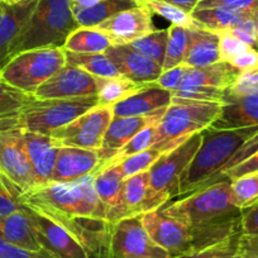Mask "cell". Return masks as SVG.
Here are the masks:
<instances>
[{
    "label": "cell",
    "mask_w": 258,
    "mask_h": 258,
    "mask_svg": "<svg viewBox=\"0 0 258 258\" xmlns=\"http://www.w3.org/2000/svg\"><path fill=\"white\" fill-rule=\"evenodd\" d=\"M0 258H56L47 250H29L11 244L0 238Z\"/></svg>",
    "instance_id": "681fc988"
},
{
    "label": "cell",
    "mask_w": 258,
    "mask_h": 258,
    "mask_svg": "<svg viewBox=\"0 0 258 258\" xmlns=\"http://www.w3.org/2000/svg\"><path fill=\"white\" fill-rule=\"evenodd\" d=\"M249 47L229 33L219 34V56L220 61L230 62ZM252 48V47H250Z\"/></svg>",
    "instance_id": "7dc6e473"
},
{
    "label": "cell",
    "mask_w": 258,
    "mask_h": 258,
    "mask_svg": "<svg viewBox=\"0 0 258 258\" xmlns=\"http://www.w3.org/2000/svg\"><path fill=\"white\" fill-rule=\"evenodd\" d=\"M124 176L119 165L109 166L95 175L94 186L106 210V220L115 223L121 220V191Z\"/></svg>",
    "instance_id": "cb8c5ba5"
},
{
    "label": "cell",
    "mask_w": 258,
    "mask_h": 258,
    "mask_svg": "<svg viewBox=\"0 0 258 258\" xmlns=\"http://www.w3.org/2000/svg\"><path fill=\"white\" fill-rule=\"evenodd\" d=\"M141 4L147 7L152 13L167 19L172 23V26L183 27L187 29H202L199 23L192 18L191 13H187L173 4L166 3L162 0H142Z\"/></svg>",
    "instance_id": "8d00e7d4"
},
{
    "label": "cell",
    "mask_w": 258,
    "mask_h": 258,
    "mask_svg": "<svg viewBox=\"0 0 258 258\" xmlns=\"http://www.w3.org/2000/svg\"><path fill=\"white\" fill-rule=\"evenodd\" d=\"M188 66H186L185 63H181L178 66H175V68L168 69V70H163L160 78L155 81V84L161 86L162 89H166V90H177L181 86V84H182L183 78H185Z\"/></svg>",
    "instance_id": "c3c4849f"
},
{
    "label": "cell",
    "mask_w": 258,
    "mask_h": 258,
    "mask_svg": "<svg viewBox=\"0 0 258 258\" xmlns=\"http://www.w3.org/2000/svg\"><path fill=\"white\" fill-rule=\"evenodd\" d=\"M240 234L212 245V247L204 248L202 250L181 255L177 258H238V242H239Z\"/></svg>",
    "instance_id": "b9f144b4"
},
{
    "label": "cell",
    "mask_w": 258,
    "mask_h": 258,
    "mask_svg": "<svg viewBox=\"0 0 258 258\" xmlns=\"http://www.w3.org/2000/svg\"><path fill=\"white\" fill-rule=\"evenodd\" d=\"M238 258H258V257H239V255H238Z\"/></svg>",
    "instance_id": "91938a15"
},
{
    "label": "cell",
    "mask_w": 258,
    "mask_h": 258,
    "mask_svg": "<svg viewBox=\"0 0 258 258\" xmlns=\"http://www.w3.org/2000/svg\"><path fill=\"white\" fill-rule=\"evenodd\" d=\"M104 258H171L145 229L142 215L110 224Z\"/></svg>",
    "instance_id": "30bf717a"
},
{
    "label": "cell",
    "mask_w": 258,
    "mask_h": 258,
    "mask_svg": "<svg viewBox=\"0 0 258 258\" xmlns=\"http://www.w3.org/2000/svg\"><path fill=\"white\" fill-rule=\"evenodd\" d=\"M152 14L147 7L141 4L115 14L96 28L110 38L113 46H126L155 31Z\"/></svg>",
    "instance_id": "e0dca14e"
},
{
    "label": "cell",
    "mask_w": 258,
    "mask_h": 258,
    "mask_svg": "<svg viewBox=\"0 0 258 258\" xmlns=\"http://www.w3.org/2000/svg\"><path fill=\"white\" fill-rule=\"evenodd\" d=\"M6 2H8V3H18L21 0H6Z\"/></svg>",
    "instance_id": "680465c9"
},
{
    "label": "cell",
    "mask_w": 258,
    "mask_h": 258,
    "mask_svg": "<svg viewBox=\"0 0 258 258\" xmlns=\"http://www.w3.org/2000/svg\"><path fill=\"white\" fill-rule=\"evenodd\" d=\"M168 42V28L155 29L151 33L146 34L140 39H136L132 43L126 44L131 49L137 53L147 57L151 61L156 62L160 66H163L166 56V48Z\"/></svg>",
    "instance_id": "836d02e7"
},
{
    "label": "cell",
    "mask_w": 258,
    "mask_h": 258,
    "mask_svg": "<svg viewBox=\"0 0 258 258\" xmlns=\"http://www.w3.org/2000/svg\"><path fill=\"white\" fill-rule=\"evenodd\" d=\"M191 16L199 23L202 29L222 34L227 33L230 29L237 27L243 19L247 18L248 16H252V14L230 11V9L225 8H207L195 9L191 13Z\"/></svg>",
    "instance_id": "f546056e"
},
{
    "label": "cell",
    "mask_w": 258,
    "mask_h": 258,
    "mask_svg": "<svg viewBox=\"0 0 258 258\" xmlns=\"http://www.w3.org/2000/svg\"><path fill=\"white\" fill-rule=\"evenodd\" d=\"M33 99L32 94L13 88L0 79V119L17 113Z\"/></svg>",
    "instance_id": "ab89813d"
},
{
    "label": "cell",
    "mask_w": 258,
    "mask_h": 258,
    "mask_svg": "<svg viewBox=\"0 0 258 258\" xmlns=\"http://www.w3.org/2000/svg\"><path fill=\"white\" fill-rule=\"evenodd\" d=\"M172 91L162 89L155 83L147 84L138 93L111 106L114 116L147 115L160 109L167 108L172 103Z\"/></svg>",
    "instance_id": "603a6c76"
},
{
    "label": "cell",
    "mask_w": 258,
    "mask_h": 258,
    "mask_svg": "<svg viewBox=\"0 0 258 258\" xmlns=\"http://www.w3.org/2000/svg\"><path fill=\"white\" fill-rule=\"evenodd\" d=\"M225 91L232 95H249L258 93V68L242 71L234 85Z\"/></svg>",
    "instance_id": "bcb514c9"
},
{
    "label": "cell",
    "mask_w": 258,
    "mask_h": 258,
    "mask_svg": "<svg viewBox=\"0 0 258 258\" xmlns=\"http://www.w3.org/2000/svg\"><path fill=\"white\" fill-rule=\"evenodd\" d=\"M253 172H258V150L255 151V152H253L247 160H244L243 162H240L239 165L235 166L234 168L228 171V172L223 176V180L233 181L235 180V178L240 177V176H244Z\"/></svg>",
    "instance_id": "f907efd6"
},
{
    "label": "cell",
    "mask_w": 258,
    "mask_h": 258,
    "mask_svg": "<svg viewBox=\"0 0 258 258\" xmlns=\"http://www.w3.org/2000/svg\"><path fill=\"white\" fill-rule=\"evenodd\" d=\"M160 209L163 214L187 227L205 224L242 213L234 203L230 181L213 183Z\"/></svg>",
    "instance_id": "8992f818"
},
{
    "label": "cell",
    "mask_w": 258,
    "mask_h": 258,
    "mask_svg": "<svg viewBox=\"0 0 258 258\" xmlns=\"http://www.w3.org/2000/svg\"><path fill=\"white\" fill-rule=\"evenodd\" d=\"M253 18H254L255 22V27H257V32H258V7L254 12H253Z\"/></svg>",
    "instance_id": "9f6ffc18"
},
{
    "label": "cell",
    "mask_w": 258,
    "mask_h": 258,
    "mask_svg": "<svg viewBox=\"0 0 258 258\" xmlns=\"http://www.w3.org/2000/svg\"><path fill=\"white\" fill-rule=\"evenodd\" d=\"M160 120L161 119H158V120L148 124V125L145 126L140 133H137L132 140L129 141V142L126 143V145L124 146V147L121 148V150L119 151V152L116 153V155L114 156V157L111 158L105 166H104L103 170L104 168L109 167V166H114L116 165V163L121 162V161L131 157V156L136 155V153H140L142 152V151H146L148 150V148L152 147L153 140H155V135H156V129H157V125L158 123H160Z\"/></svg>",
    "instance_id": "74e56055"
},
{
    "label": "cell",
    "mask_w": 258,
    "mask_h": 258,
    "mask_svg": "<svg viewBox=\"0 0 258 258\" xmlns=\"http://www.w3.org/2000/svg\"><path fill=\"white\" fill-rule=\"evenodd\" d=\"M162 155L163 153L161 151L151 147L148 150L125 158V160L116 163V165H119V168H120L124 178H126L133 175H137V173L148 171Z\"/></svg>",
    "instance_id": "60d3db41"
},
{
    "label": "cell",
    "mask_w": 258,
    "mask_h": 258,
    "mask_svg": "<svg viewBox=\"0 0 258 258\" xmlns=\"http://www.w3.org/2000/svg\"><path fill=\"white\" fill-rule=\"evenodd\" d=\"M121 76L138 84L155 83L162 74V66L137 53L128 46H110L105 51Z\"/></svg>",
    "instance_id": "44dd1931"
},
{
    "label": "cell",
    "mask_w": 258,
    "mask_h": 258,
    "mask_svg": "<svg viewBox=\"0 0 258 258\" xmlns=\"http://www.w3.org/2000/svg\"><path fill=\"white\" fill-rule=\"evenodd\" d=\"M33 209L47 215L68 230L83 245L89 258L105 257L110 222L100 218L68 215L51 208H33Z\"/></svg>",
    "instance_id": "7c38bea8"
},
{
    "label": "cell",
    "mask_w": 258,
    "mask_h": 258,
    "mask_svg": "<svg viewBox=\"0 0 258 258\" xmlns=\"http://www.w3.org/2000/svg\"><path fill=\"white\" fill-rule=\"evenodd\" d=\"M203 141V133H195L178 147L163 153L148 170L150 188L145 204V213L162 208L168 200L180 195L182 173L197 155Z\"/></svg>",
    "instance_id": "52a82bcc"
},
{
    "label": "cell",
    "mask_w": 258,
    "mask_h": 258,
    "mask_svg": "<svg viewBox=\"0 0 258 258\" xmlns=\"http://www.w3.org/2000/svg\"><path fill=\"white\" fill-rule=\"evenodd\" d=\"M230 186L235 205L240 210L258 204V172L240 176L230 181Z\"/></svg>",
    "instance_id": "f35d334b"
},
{
    "label": "cell",
    "mask_w": 258,
    "mask_h": 258,
    "mask_svg": "<svg viewBox=\"0 0 258 258\" xmlns=\"http://www.w3.org/2000/svg\"><path fill=\"white\" fill-rule=\"evenodd\" d=\"M203 141L180 180V195L199 191L220 182L223 176L237 166V156L245 142L258 133V126L203 131Z\"/></svg>",
    "instance_id": "6da1fadb"
},
{
    "label": "cell",
    "mask_w": 258,
    "mask_h": 258,
    "mask_svg": "<svg viewBox=\"0 0 258 258\" xmlns=\"http://www.w3.org/2000/svg\"><path fill=\"white\" fill-rule=\"evenodd\" d=\"M0 192L2 194H8V191H7V188L4 187V185L3 183H2V181H0ZM13 198V197H12Z\"/></svg>",
    "instance_id": "6f0895ef"
},
{
    "label": "cell",
    "mask_w": 258,
    "mask_h": 258,
    "mask_svg": "<svg viewBox=\"0 0 258 258\" xmlns=\"http://www.w3.org/2000/svg\"><path fill=\"white\" fill-rule=\"evenodd\" d=\"M142 223L153 242L165 249L171 258L191 253L192 235L190 227L163 214L161 209L142 214Z\"/></svg>",
    "instance_id": "5bb4252c"
},
{
    "label": "cell",
    "mask_w": 258,
    "mask_h": 258,
    "mask_svg": "<svg viewBox=\"0 0 258 258\" xmlns=\"http://www.w3.org/2000/svg\"><path fill=\"white\" fill-rule=\"evenodd\" d=\"M258 126V93L232 95L224 90L222 109L212 129H239Z\"/></svg>",
    "instance_id": "d6986e66"
},
{
    "label": "cell",
    "mask_w": 258,
    "mask_h": 258,
    "mask_svg": "<svg viewBox=\"0 0 258 258\" xmlns=\"http://www.w3.org/2000/svg\"><path fill=\"white\" fill-rule=\"evenodd\" d=\"M239 257H258V204L242 210V234L238 242Z\"/></svg>",
    "instance_id": "e575fe53"
},
{
    "label": "cell",
    "mask_w": 258,
    "mask_h": 258,
    "mask_svg": "<svg viewBox=\"0 0 258 258\" xmlns=\"http://www.w3.org/2000/svg\"><path fill=\"white\" fill-rule=\"evenodd\" d=\"M100 2L103 0H73V7L74 8H90Z\"/></svg>",
    "instance_id": "11a10c76"
},
{
    "label": "cell",
    "mask_w": 258,
    "mask_h": 258,
    "mask_svg": "<svg viewBox=\"0 0 258 258\" xmlns=\"http://www.w3.org/2000/svg\"><path fill=\"white\" fill-rule=\"evenodd\" d=\"M150 188V172L137 173L126 177L121 191V219L142 215Z\"/></svg>",
    "instance_id": "83f0119b"
},
{
    "label": "cell",
    "mask_w": 258,
    "mask_h": 258,
    "mask_svg": "<svg viewBox=\"0 0 258 258\" xmlns=\"http://www.w3.org/2000/svg\"><path fill=\"white\" fill-rule=\"evenodd\" d=\"M98 80V103L100 106H113L128 96L138 93L147 84H138L124 76L96 78Z\"/></svg>",
    "instance_id": "1f68e13d"
},
{
    "label": "cell",
    "mask_w": 258,
    "mask_h": 258,
    "mask_svg": "<svg viewBox=\"0 0 258 258\" xmlns=\"http://www.w3.org/2000/svg\"><path fill=\"white\" fill-rule=\"evenodd\" d=\"M190 46V29L178 26L168 28V42L162 69L168 70L183 63Z\"/></svg>",
    "instance_id": "d590c367"
},
{
    "label": "cell",
    "mask_w": 258,
    "mask_h": 258,
    "mask_svg": "<svg viewBox=\"0 0 258 258\" xmlns=\"http://www.w3.org/2000/svg\"><path fill=\"white\" fill-rule=\"evenodd\" d=\"M66 63L81 69L95 78H115L121 76L115 64L108 58L105 53H75L64 51Z\"/></svg>",
    "instance_id": "d6a6232c"
},
{
    "label": "cell",
    "mask_w": 258,
    "mask_h": 258,
    "mask_svg": "<svg viewBox=\"0 0 258 258\" xmlns=\"http://www.w3.org/2000/svg\"><path fill=\"white\" fill-rule=\"evenodd\" d=\"M66 64L63 48L24 51L9 59L0 70V79L13 88L33 95L34 91Z\"/></svg>",
    "instance_id": "ba28073f"
},
{
    "label": "cell",
    "mask_w": 258,
    "mask_h": 258,
    "mask_svg": "<svg viewBox=\"0 0 258 258\" xmlns=\"http://www.w3.org/2000/svg\"><path fill=\"white\" fill-rule=\"evenodd\" d=\"M138 0H103L90 8H74V16L80 27H98L120 12L140 7Z\"/></svg>",
    "instance_id": "f1b7e54d"
},
{
    "label": "cell",
    "mask_w": 258,
    "mask_h": 258,
    "mask_svg": "<svg viewBox=\"0 0 258 258\" xmlns=\"http://www.w3.org/2000/svg\"><path fill=\"white\" fill-rule=\"evenodd\" d=\"M98 165V151L78 147H61L57 155L51 181L53 182L75 181L95 171Z\"/></svg>",
    "instance_id": "7402d4cb"
},
{
    "label": "cell",
    "mask_w": 258,
    "mask_h": 258,
    "mask_svg": "<svg viewBox=\"0 0 258 258\" xmlns=\"http://www.w3.org/2000/svg\"><path fill=\"white\" fill-rule=\"evenodd\" d=\"M98 93L95 76L81 69L64 64L51 79L33 93L36 99H75L94 96Z\"/></svg>",
    "instance_id": "9a60e30c"
},
{
    "label": "cell",
    "mask_w": 258,
    "mask_h": 258,
    "mask_svg": "<svg viewBox=\"0 0 258 258\" xmlns=\"http://www.w3.org/2000/svg\"><path fill=\"white\" fill-rule=\"evenodd\" d=\"M113 118L111 106L98 105L75 120L53 131L49 136L58 147L98 151Z\"/></svg>",
    "instance_id": "8fae6325"
},
{
    "label": "cell",
    "mask_w": 258,
    "mask_h": 258,
    "mask_svg": "<svg viewBox=\"0 0 258 258\" xmlns=\"http://www.w3.org/2000/svg\"><path fill=\"white\" fill-rule=\"evenodd\" d=\"M37 3L38 0H21L18 3L0 2V70L9 61L12 47L31 18Z\"/></svg>",
    "instance_id": "ac0fdd59"
},
{
    "label": "cell",
    "mask_w": 258,
    "mask_h": 258,
    "mask_svg": "<svg viewBox=\"0 0 258 258\" xmlns=\"http://www.w3.org/2000/svg\"><path fill=\"white\" fill-rule=\"evenodd\" d=\"M242 71L229 62L220 61L207 68H188L181 86H208V88L227 90L232 88ZM180 86V88H181Z\"/></svg>",
    "instance_id": "d4e9b609"
},
{
    "label": "cell",
    "mask_w": 258,
    "mask_h": 258,
    "mask_svg": "<svg viewBox=\"0 0 258 258\" xmlns=\"http://www.w3.org/2000/svg\"><path fill=\"white\" fill-rule=\"evenodd\" d=\"M110 46V38L96 27H79L66 39L63 49L75 53H105Z\"/></svg>",
    "instance_id": "4dcf8cb0"
},
{
    "label": "cell",
    "mask_w": 258,
    "mask_h": 258,
    "mask_svg": "<svg viewBox=\"0 0 258 258\" xmlns=\"http://www.w3.org/2000/svg\"><path fill=\"white\" fill-rule=\"evenodd\" d=\"M222 103L172 98L156 129L152 148L168 152L188 137L209 128L218 119Z\"/></svg>",
    "instance_id": "5b68a950"
},
{
    "label": "cell",
    "mask_w": 258,
    "mask_h": 258,
    "mask_svg": "<svg viewBox=\"0 0 258 258\" xmlns=\"http://www.w3.org/2000/svg\"><path fill=\"white\" fill-rule=\"evenodd\" d=\"M239 71H248L258 68V51L254 48H247L242 53L229 62Z\"/></svg>",
    "instance_id": "816d5d0a"
},
{
    "label": "cell",
    "mask_w": 258,
    "mask_h": 258,
    "mask_svg": "<svg viewBox=\"0 0 258 258\" xmlns=\"http://www.w3.org/2000/svg\"><path fill=\"white\" fill-rule=\"evenodd\" d=\"M138 2H140V3H141V2H142V0H138Z\"/></svg>",
    "instance_id": "94428289"
},
{
    "label": "cell",
    "mask_w": 258,
    "mask_h": 258,
    "mask_svg": "<svg viewBox=\"0 0 258 258\" xmlns=\"http://www.w3.org/2000/svg\"><path fill=\"white\" fill-rule=\"evenodd\" d=\"M175 98L187 99V100L198 101H218L222 103L224 90L208 86H181L177 90L172 91Z\"/></svg>",
    "instance_id": "7bdbcfd3"
},
{
    "label": "cell",
    "mask_w": 258,
    "mask_h": 258,
    "mask_svg": "<svg viewBox=\"0 0 258 258\" xmlns=\"http://www.w3.org/2000/svg\"><path fill=\"white\" fill-rule=\"evenodd\" d=\"M162 2L173 4V6L186 11L187 13H192V12L195 11V8H197L198 3H199L200 0H162Z\"/></svg>",
    "instance_id": "db71d44e"
},
{
    "label": "cell",
    "mask_w": 258,
    "mask_h": 258,
    "mask_svg": "<svg viewBox=\"0 0 258 258\" xmlns=\"http://www.w3.org/2000/svg\"><path fill=\"white\" fill-rule=\"evenodd\" d=\"M257 7L258 0H200L195 9L225 8L230 11L253 14Z\"/></svg>",
    "instance_id": "ee69618b"
},
{
    "label": "cell",
    "mask_w": 258,
    "mask_h": 258,
    "mask_svg": "<svg viewBox=\"0 0 258 258\" xmlns=\"http://www.w3.org/2000/svg\"><path fill=\"white\" fill-rule=\"evenodd\" d=\"M0 2H2V0H0Z\"/></svg>",
    "instance_id": "6125c7cd"
},
{
    "label": "cell",
    "mask_w": 258,
    "mask_h": 258,
    "mask_svg": "<svg viewBox=\"0 0 258 258\" xmlns=\"http://www.w3.org/2000/svg\"><path fill=\"white\" fill-rule=\"evenodd\" d=\"M0 181L8 194L18 200L37 187V180L18 129L0 131Z\"/></svg>",
    "instance_id": "9c48e42d"
},
{
    "label": "cell",
    "mask_w": 258,
    "mask_h": 258,
    "mask_svg": "<svg viewBox=\"0 0 258 258\" xmlns=\"http://www.w3.org/2000/svg\"><path fill=\"white\" fill-rule=\"evenodd\" d=\"M98 105L96 95L75 99L34 98L17 113L0 119V131L22 129L49 136L53 131L75 120Z\"/></svg>",
    "instance_id": "277c9868"
},
{
    "label": "cell",
    "mask_w": 258,
    "mask_h": 258,
    "mask_svg": "<svg viewBox=\"0 0 258 258\" xmlns=\"http://www.w3.org/2000/svg\"><path fill=\"white\" fill-rule=\"evenodd\" d=\"M21 205L42 249L56 258H89L83 245L58 223L28 205L22 203Z\"/></svg>",
    "instance_id": "4fadbf2b"
},
{
    "label": "cell",
    "mask_w": 258,
    "mask_h": 258,
    "mask_svg": "<svg viewBox=\"0 0 258 258\" xmlns=\"http://www.w3.org/2000/svg\"><path fill=\"white\" fill-rule=\"evenodd\" d=\"M0 238L29 250H41L33 227L23 209L0 219Z\"/></svg>",
    "instance_id": "4316f807"
},
{
    "label": "cell",
    "mask_w": 258,
    "mask_h": 258,
    "mask_svg": "<svg viewBox=\"0 0 258 258\" xmlns=\"http://www.w3.org/2000/svg\"><path fill=\"white\" fill-rule=\"evenodd\" d=\"M18 132L33 167L37 186L48 183L51 181L57 155L61 147L56 145L51 136L27 132L22 129H18Z\"/></svg>",
    "instance_id": "ffe728a7"
},
{
    "label": "cell",
    "mask_w": 258,
    "mask_h": 258,
    "mask_svg": "<svg viewBox=\"0 0 258 258\" xmlns=\"http://www.w3.org/2000/svg\"><path fill=\"white\" fill-rule=\"evenodd\" d=\"M227 33L232 34L235 38H238L243 43L247 44L248 47H252V48L258 51V32L257 27H255L254 18H253V14L243 19L237 27L230 29Z\"/></svg>",
    "instance_id": "f6af8a7d"
},
{
    "label": "cell",
    "mask_w": 258,
    "mask_h": 258,
    "mask_svg": "<svg viewBox=\"0 0 258 258\" xmlns=\"http://www.w3.org/2000/svg\"><path fill=\"white\" fill-rule=\"evenodd\" d=\"M22 205L17 199L12 198L9 194L0 192V219L21 210Z\"/></svg>",
    "instance_id": "f5cc1de1"
},
{
    "label": "cell",
    "mask_w": 258,
    "mask_h": 258,
    "mask_svg": "<svg viewBox=\"0 0 258 258\" xmlns=\"http://www.w3.org/2000/svg\"><path fill=\"white\" fill-rule=\"evenodd\" d=\"M79 27L74 16L73 0H38L12 47L9 59L29 49L63 48L66 39Z\"/></svg>",
    "instance_id": "7a4b0ae2"
},
{
    "label": "cell",
    "mask_w": 258,
    "mask_h": 258,
    "mask_svg": "<svg viewBox=\"0 0 258 258\" xmlns=\"http://www.w3.org/2000/svg\"><path fill=\"white\" fill-rule=\"evenodd\" d=\"M93 172L70 182H51L37 186L22 195L19 203L33 208H51L78 217L106 219V210L94 186Z\"/></svg>",
    "instance_id": "3957f363"
},
{
    "label": "cell",
    "mask_w": 258,
    "mask_h": 258,
    "mask_svg": "<svg viewBox=\"0 0 258 258\" xmlns=\"http://www.w3.org/2000/svg\"><path fill=\"white\" fill-rule=\"evenodd\" d=\"M166 109L167 108L160 109V110H156L147 115L114 116L104 135L100 148L98 150L99 165L95 171H93L94 175L100 172L104 166L145 126L162 118Z\"/></svg>",
    "instance_id": "2e32d148"
},
{
    "label": "cell",
    "mask_w": 258,
    "mask_h": 258,
    "mask_svg": "<svg viewBox=\"0 0 258 258\" xmlns=\"http://www.w3.org/2000/svg\"><path fill=\"white\" fill-rule=\"evenodd\" d=\"M220 62L219 34L207 29H190V46L183 63L200 69Z\"/></svg>",
    "instance_id": "484cf974"
}]
</instances>
